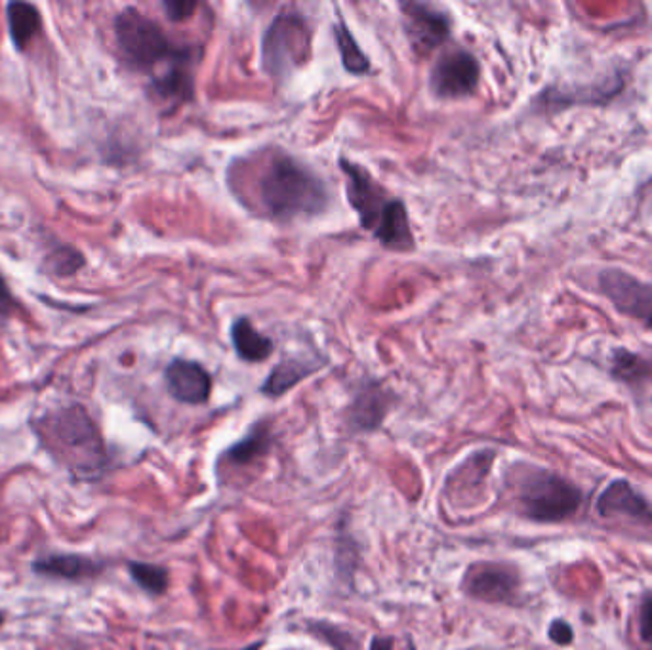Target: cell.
<instances>
[{
	"instance_id": "4316f807",
	"label": "cell",
	"mask_w": 652,
	"mask_h": 650,
	"mask_svg": "<svg viewBox=\"0 0 652 650\" xmlns=\"http://www.w3.org/2000/svg\"><path fill=\"white\" fill-rule=\"evenodd\" d=\"M548 636H550L553 643L564 647V645L572 643L574 634H572V628L569 626V622L553 620L550 624V629H548Z\"/></svg>"
},
{
	"instance_id": "f546056e",
	"label": "cell",
	"mask_w": 652,
	"mask_h": 650,
	"mask_svg": "<svg viewBox=\"0 0 652 650\" xmlns=\"http://www.w3.org/2000/svg\"><path fill=\"white\" fill-rule=\"evenodd\" d=\"M264 645H265V641H256V643L249 645V647H244V649H241V650H260V649H262V647H264ZM213 650H216V649H213Z\"/></svg>"
},
{
	"instance_id": "d4e9b609",
	"label": "cell",
	"mask_w": 652,
	"mask_h": 650,
	"mask_svg": "<svg viewBox=\"0 0 652 650\" xmlns=\"http://www.w3.org/2000/svg\"><path fill=\"white\" fill-rule=\"evenodd\" d=\"M639 636L652 647V593H647L639 605Z\"/></svg>"
},
{
	"instance_id": "e0dca14e",
	"label": "cell",
	"mask_w": 652,
	"mask_h": 650,
	"mask_svg": "<svg viewBox=\"0 0 652 650\" xmlns=\"http://www.w3.org/2000/svg\"><path fill=\"white\" fill-rule=\"evenodd\" d=\"M321 366L313 365L311 361H301V358H286L283 363L273 368L272 374L262 386V394L277 399L286 391H290L294 386H298L301 380H306L309 374L316 373Z\"/></svg>"
},
{
	"instance_id": "277c9868",
	"label": "cell",
	"mask_w": 652,
	"mask_h": 650,
	"mask_svg": "<svg viewBox=\"0 0 652 650\" xmlns=\"http://www.w3.org/2000/svg\"><path fill=\"white\" fill-rule=\"evenodd\" d=\"M311 52V31L300 14H279L264 35V67L273 79L285 81L304 66Z\"/></svg>"
},
{
	"instance_id": "484cf974",
	"label": "cell",
	"mask_w": 652,
	"mask_h": 650,
	"mask_svg": "<svg viewBox=\"0 0 652 650\" xmlns=\"http://www.w3.org/2000/svg\"><path fill=\"white\" fill-rule=\"evenodd\" d=\"M162 7L167 10L169 20H172V22H184V20L193 15L197 4L195 2H182V0H170V2H164Z\"/></svg>"
},
{
	"instance_id": "8992f818",
	"label": "cell",
	"mask_w": 652,
	"mask_h": 650,
	"mask_svg": "<svg viewBox=\"0 0 652 650\" xmlns=\"http://www.w3.org/2000/svg\"><path fill=\"white\" fill-rule=\"evenodd\" d=\"M519 572L504 563H476L462 580V590L471 600L491 605H510L519 595Z\"/></svg>"
},
{
	"instance_id": "5b68a950",
	"label": "cell",
	"mask_w": 652,
	"mask_h": 650,
	"mask_svg": "<svg viewBox=\"0 0 652 650\" xmlns=\"http://www.w3.org/2000/svg\"><path fill=\"white\" fill-rule=\"evenodd\" d=\"M340 167L347 178V197L355 213L359 214L361 226L376 233L384 219L393 210L397 198H389L380 185L374 182L373 175L359 164L340 159Z\"/></svg>"
},
{
	"instance_id": "7a4b0ae2",
	"label": "cell",
	"mask_w": 652,
	"mask_h": 650,
	"mask_svg": "<svg viewBox=\"0 0 652 650\" xmlns=\"http://www.w3.org/2000/svg\"><path fill=\"white\" fill-rule=\"evenodd\" d=\"M115 37L123 59L136 71H155L159 66L169 69L182 61H198L201 56L191 46L172 43L159 23L136 8H125L117 15Z\"/></svg>"
},
{
	"instance_id": "d6986e66",
	"label": "cell",
	"mask_w": 652,
	"mask_h": 650,
	"mask_svg": "<svg viewBox=\"0 0 652 650\" xmlns=\"http://www.w3.org/2000/svg\"><path fill=\"white\" fill-rule=\"evenodd\" d=\"M8 27L10 37L14 43L15 50L23 52L25 46L37 37L38 31L43 27V20L37 8L27 2H12L8 4Z\"/></svg>"
},
{
	"instance_id": "8fae6325",
	"label": "cell",
	"mask_w": 652,
	"mask_h": 650,
	"mask_svg": "<svg viewBox=\"0 0 652 650\" xmlns=\"http://www.w3.org/2000/svg\"><path fill=\"white\" fill-rule=\"evenodd\" d=\"M167 389L184 404H203L213 394V378L205 366L187 358H174L164 370Z\"/></svg>"
},
{
	"instance_id": "2e32d148",
	"label": "cell",
	"mask_w": 652,
	"mask_h": 650,
	"mask_svg": "<svg viewBox=\"0 0 652 650\" xmlns=\"http://www.w3.org/2000/svg\"><path fill=\"white\" fill-rule=\"evenodd\" d=\"M273 433L270 422H258V424L250 427V432L237 441L235 445L226 448V453L221 454V464H229V466H249L252 461L264 458L265 454L272 451Z\"/></svg>"
},
{
	"instance_id": "1f68e13d",
	"label": "cell",
	"mask_w": 652,
	"mask_h": 650,
	"mask_svg": "<svg viewBox=\"0 0 652 650\" xmlns=\"http://www.w3.org/2000/svg\"><path fill=\"white\" fill-rule=\"evenodd\" d=\"M285 650H296V649H285Z\"/></svg>"
},
{
	"instance_id": "7402d4cb",
	"label": "cell",
	"mask_w": 652,
	"mask_h": 650,
	"mask_svg": "<svg viewBox=\"0 0 652 650\" xmlns=\"http://www.w3.org/2000/svg\"><path fill=\"white\" fill-rule=\"evenodd\" d=\"M128 572L136 584L140 585V590L159 597L169 592L170 574L169 570L161 567V565L140 563V561H130L128 563Z\"/></svg>"
},
{
	"instance_id": "5bb4252c",
	"label": "cell",
	"mask_w": 652,
	"mask_h": 650,
	"mask_svg": "<svg viewBox=\"0 0 652 650\" xmlns=\"http://www.w3.org/2000/svg\"><path fill=\"white\" fill-rule=\"evenodd\" d=\"M388 410V394L378 384H367L357 389L345 418L352 432L370 433L384 424Z\"/></svg>"
},
{
	"instance_id": "4dcf8cb0",
	"label": "cell",
	"mask_w": 652,
	"mask_h": 650,
	"mask_svg": "<svg viewBox=\"0 0 652 650\" xmlns=\"http://www.w3.org/2000/svg\"><path fill=\"white\" fill-rule=\"evenodd\" d=\"M4 624V614L0 613V626Z\"/></svg>"
},
{
	"instance_id": "ffe728a7",
	"label": "cell",
	"mask_w": 652,
	"mask_h": 650,
	"mask_svg": "<svg viewBox=\"0 0 652 650\" xmlns=\"http://www.w3.org/2000/svg\"><path fill=\"white\" fill-rule=\"evenodd\" d=\"M306 631L321 643L329 645L332 650H361V637L332 622L308 620Z\"/></svg>"
},
{
	"instance_id": "7c38bea8",
	"label": "cell",
	"mask_w": 652,
	"mask_h": 650,
	"mask_svg": "<svg viewBox=\"0 0 652 650\" xmlns=\"http://www.w3.org/2000/svg\"><path fill=\"white\" fill-rule=\"evenodd\" d=\"M597 512L602 517H626V520L651 523L652 508L645 498L638 494L628 481H615L603 490L597 500Z\"/></svg>"
},
{
	"instance_id": "ac0fdd59",
	"label": "cell",
	"mask_w": 652,
	"mask_h": 650,
	"mask_svg": "<svg viewBox=\"0 0 652 650\" xmlns=\"http://www.w3.org/2000/svg\"><path fill=\"white\" fill-rule=\"evenodd\" d=\"M231 340H233L237 355L247 363H262L265 358L272 357L273 342L270 338L260 334L254 324L241 317L231 327Z\"/></svg>"
},
{
	"instance_id": "9c48e42d",
	"label": "cell",
	"mask_w": 652,
	"mask_h": 650,
	"mask_svg": "<svg viewBox=\"0 0 652 650\" xmlns=\"http://www.w3.org/2000/svg\"><path fill=\"white\" fill-rule=\"evenodd\" d=\"M479 61L471 52L462 48L445 52L433 67V94L445 100L473 94L479 84Z\"/></svg>"
},
{
	"instance_id": "4fadbf2b",
	"label": "cell",
	"mask_w": 652,
	"mask_h": 650,
	"mask_svg": "<svg viewBox=\"0 0 652 650\" xmlns=\"http://www.w3.org/2000/svg\"><path fill=\"white\" fill-rule=\"evenodd\" d=\"M31 570L37 577L64 580V582H82L98 578L105 570L103 561L77 554H50L31 563Z\"/></svg>"
},
{
	"instance_id": "9a60e30c",
	"label": "cell",
	"mask_w": 652,
	"mask_h": 650,
	"mask_svg": "<svg viewBox=\"0 0 652 650\" xmlns=\"http://www.w3.org/2000/svg\"><path fill=\"white\" fill-rule=\"evenodd\" d=\"M197 61H182L176 66H170L151 79V92L159 102L167 105H182L190 102L195 90V77H193V66Z\"/></svg>"
},
{
	"instance_id": "f1b7e54d",
	"label": "cell",
	"mask_w": 652,
	"mask_h": 650,
	"mask_svg": "<svg viewBox=\"0 0 652 650\" xmlns=\"http://www.w3.org/2000/svg\"><path fill=\"white\" fill-rule=\"evenodd\" d=\"M396 647V639L388 636H376L370 641V649L368 650H393Z\"/></svg>"
},
{
	"instance_id": "83f0119b",
	"label": "cell",
	"mask_w": 652,
	"mask_h": 650,
	"mask_svg": "<svg viewBox=\"0 0 652 650\" xmlns=\"http://www.w3.org/2000/svg\"><path fill=\"white\" fill-rule=\"evenodd\" d=\"M15 300L10 288H8L7 281L0 275V321H7L10 315L14 313Z\"/></svg>"
},
{
	"instance_id": "44dd1931",
	"label": "cell",
	"mask_w": 652,
	"mask_h": 650,
	"mask_svg": "<svg viewBox=\"0 0 652 650\" xmlns=\"http://www.w3.org/2000/svg\"><path fill=\"white\" fill-rule=\"evenodd\" d=\"M334 37H336L338 50L345 69L353 75L368 73L370 61L365 56V52L361 50L357 41L353 38L352 31L347 30L344 20H338Z\"/></svg>"
},
{
	"instance_id": "3957f363",
	"label": "cell",
	"mask_w": 652,
	"mask_h": 650,
	"mask_svg": "<svg viewBox=\"0 0 652 650\" xmlns=\"http://www.w3.org/2000/svg\"><path fill=\"white\" fill-rule=\"evenodd\" d=\"M519 512L536 523H559L579 512L580 490L563 477L546 469H525L515 479Z\"/></svg>"
},
{
	"instance_id": "ba28073f",
	"label": "cell",
	"mask_w": 652,
	"mask_h": 650,
	"mask_svg": "<svg viewBox=\"0 0 652 650\" xmlns=\"http://www.w3.org/2000/svg\"><path fill=\"white\" fill-rule=\"evenodd\" d=\"M52 430L61 445L81 454L87 468H100L105 461L102 437L81 407L61 410L54 420Z\"/></svg>"
},
{
	"instance_id": "52a82bcc",
	"label": "cell",
	"mask_w": 652,
	"mask_h": 650,
	"mask_svg": "<svg viewBox=\"0 0 652 650\" xmlns=\"http://www.w3.org/2000/svg\"><path fill=\"white\" fill-rule=\"evenodd\" d=\"M599 288L620 313L652 330L651 283H643L626 271L605 270L599 275Z\"/></svg>"
},
{
	"instance_id": "cb8c5ba5",
	"label": "cell",
	"mask_w": 652,
	"mask_h": 650,
	"mask_svg": "<svg viewBox=\"0 0 652 650\" xmlns=\"http://www.w3.org/2000/svg\"><path fill=\"white\" fill-rule=\"evenodd\" d=\"M52 263L54 273H58L59 277H69L84 265V258L81 252L71 247H59L54 256L48 258Z\"/></svg>"
},
{
	"instance_id": "603a6c76",
	"label": "cell",
	"mask_w": 652,
	"mask_h": 650,
	"mask_svg": "<svg viewBox=\"0 0 652 650\" xmlns=\"http://www.w3.org/2000/svg\"><path fill=\"white\" fill-rule=\"evenodd\" d=\"M334 561H336L338 577L345 580L347 585H353L357 561H359V546L342 528H340V534H338L336 559Z\"/></svg>"
},
{
	"instance_id": "6da1fadb",
	"label": "cell",
	"mask_w": 652,
	"mask_h": 650,
	"mask_svg": "<svg viewBox=\"0 0 652 650\" xmlns=\"http://www.w3.org/2000/svg\"><path fill=\"white\" fill-rule=\"evenodd\" d=\"M258 201L267 216L288 221L323 213L329 203L324 182L290 155H273L256 183Z\"/></svg>"
},
{
	"instance_id": "30bf717a",
	"label": "cell",
	"mask_w": 652,
	"mask_h": 650,
	"mask_svg": "<svg viewBox=\"0 0 652 650\" xmlns=\"http://www.w3.org/2000/svg\"><path fill=\"white\" fill-rule=\"evenodd\" d=\"M401 10L409 41L420 54L437 48L450 35V18L437 8L422 2H403Z\"/></svg>"
}]
</instances>
